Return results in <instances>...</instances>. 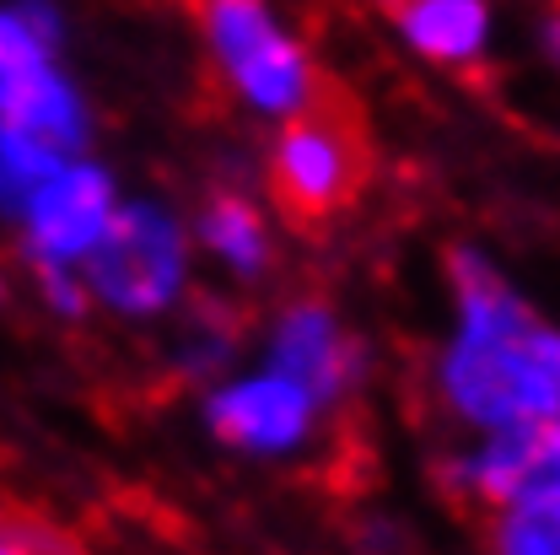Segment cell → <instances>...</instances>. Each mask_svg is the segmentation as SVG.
Wrapping results in <instances>:
<instances>
[{
    "label": "cell",
    "instance_id": "obj_1",
    "mask_svg": "<svg viewBox=\"0 0 560 555\" xmlns=\"http://www.w3.org/2000/svg\"><path fill=\"white\" fill-rule=\"evenodd\" d=\"M447 324L425 356V400L453 437L560 420V324L490 248L453 243L442 259Z\"/></svg>",
    "mask_w": 560,
    "mask_h": 555
},
{
    "label": "cell",
    "instance_id": "obj_2",
    "mask_svg": "<svg viewBox=\"0 0 560 555\" xmlns=\"http://www.w3.org/2000/svg\"><path fill=\"white\" fill-rule=\"evenodd\" d=\"M200 254L189 238V216L162 195H125L108 232L86 254L81 280L92 313L119 324H167L189 308Z\"/></svg>",
    "mask_w": 560,
    "mask_h": 555
},
{
    "label": "cell",
    "instance_id": "obj_3",
    "mask_svg": "<svg viewBox=\"0 0 560 555\" xmlns=\"http://www.w3.org/2000/svg\"><path fill=\"white\" fill-rule=\"evenodd\" d=\"M195 27L221 92L259 125H285L324 103V70L276 0H195Z\"/></svg>",
    "mask_w": 560,
    "mask_h": 555
},
{
    "label": "cell",
    "instance_id": "obj_4",
    "mask_svg": "<svg viewBox=\"0 0 560 555\" xmlns=\"http://www.w3.org/2000/svg\"><path fill=\"white\" fill-rule=\"evenodd\" d=\"M97 151V108L70 60L0 76V227L55 167Z\"/></svg>",
    "mask_w": 560,
    "mask_h": 555
},
{
    "label": "cell",
    "instance_id": "obj_5",
    "mask_svg": "<svg viewBox=\"0 0 560 555\" xmlns=\"http://www.w3.org/2000/svg\"><path fill=\"white\" fill-rule=\"evenodd\" d=\"M335 416L313 389H302L296 378H285L265 361L232 367L215 383L200 389V426L215 448L254 459V464H285L302 459L318 437L324 420Z\"/></svg>",
    "mask_w": 560,
    "mask_h": 555
},
{
    "label": "cell",
    "instance_id": "obj_6",
    "mask_svg": "<svg viewBox=\"0 0 560 555\" xmlns=\"http://www.w3.org/2000/svg\"><path fill=\"white\" fill-rule=\"evenodd\" d=\"M265 184L276 210H285L302 227L335 221L355 206L366 184V140L346 108L313 103L307 114L276 125L265 151Z\"/></svg>",
    "mask_w": 560,
    "mask_h": 555
},
{
    "label": "cell",
    "instance_id": "obj_7",
    "mask_svg": "<svg viewBox=\"0 0 560 555\" xmlns=\"http://www.w3.org/2000/svg\"><path fill=\"white\" fill-rule=\"evenodd\" d=\"M119 200H125V184H119V173L97 151L55 167L22 206L11 210V221H5L22 270L27 276L81 270L86 254L97 248V238L108 232Z\"/></svg>",
    "mask_w": 560,
    "mask_h": 555
},
{
    "label": "cell",
    "instance_id": "obj_8",
    "mask_svg": "<svg viewBox=\"0 0 560 555\" xmlns=\"http://www.w3.org/2000/svg\"><path fill=\"white\" fill-rule=\"evenodd\" d=\"M259 361L313 389L329 411L350 405L372 378V350L350 329V319L318 291H296L270 308L259 329Z\"/></svg>",
    "mask_w": 560,
    "mask_h": 555
},
{
    "label": "cell",
    "instance_id": "obj_9",
    "mask_svg": "<svg viewBox=\"0 0 560 555\" xmlns=\"http://www.w3.org/2000/svg\"><path fill=\"white\" fill-rule=\"evenodd\" d=\"M436 481L480 518L512 501H560V420L453 437V448L436 459Z\"/></svg>",
    "mask_w": 560,
    "mask_h": 555
},
{
    "label": "cell",
    "instance_id": "obj_10",
    "mask_svg": "<svg viewBox=\"0 0 560 555\" xmlns=\"http://www.w3.org/2000/svg\"><path fill=\"white\" fill-rule=\"evenodd\" d=\"M189 238H195V254L232 286H265L280 259L276 227H270L265 206L237 184L210 189L206 200L189 210Z\"/></svg>",
    "mask_w": 560,
    "mask_h": 555
},
{
    "label": "cell",
    "instance_id": "obj_11",
    "mask_svg": "<svg viewBox=\"0 0 560 555\" xmlns=\"http://www.w3.org/2000/svg\"><path fill=\"white\" fill-rule=\"evenodd\" d=\"M388 27L431 70H475L490 60L501 16L495 0H388Z\"/></svg>",
    "mask_w": 560,
    "mask_h": 555
},
{
    "label": "cell",
    "instance_id": "obj_12",
    "mask_svg": "<svg viewBox=\"0 0 560 555\" xmlns=\"http://www.w3.org/2000/svg\"><path fill=\"white\" fill-rule=\"evenodd\" d=\"M237 350H243L237 313H232L221 297L195 291L189 308L173 319V372L206 389V383H215L221 372L237 367Z\"/></svg>",
    "mask_w": 560,
    "mask_h": 555
},
{
    "label": "cell",
    "instance_id": "obj_13",
    "mask_svg": "<svg viewBox=\"0 0 560 555\" xmlns=\"http://www.w3.org/2000/svg\"><path fill=\"white\" fill-rule=\"evenodd\" d=\"M70 22L60 0H0V76L66 60Z\"/></svg>",
    "mask_w": 560,
    "mask_h": 555
},
{
    "label": "cell",
    "instance_id": "obj_14",
    "mask_svg": "<svg viewBox=\"0 0 560 555\" xmlns=\"http://www.w3.org/2000/svg\"><path fill=\"white\" fill-rule=\"evenodd\" d=\"M480 523L486 555H560V501H512Z\"/></svg>",
    "mask_w": 560,
    "mask_h": 555
},
{
    "label": "cell",
    "instance_id": "obj_15",
    "mask_svg": "<svg viewBox=\"0 0 560 555\" xmlns=\"http://www.w3.org/2000/svg\"><path fill=\"white\" fill-rule=\"evenodd\" d=\"M27 280H33V297L44 302L49 319H60V324L92 319V297H86L81 270H44V276H27Z\"/></svg>",
    "mask_w": 560,
    "mask_h": 555
},
{
    "label": "cell",
    "instance_id": "obj_16",
    "mask_svg": "<svg viewBox=\"0 0 560 555\" xmlns=\"http://www.w3.org/2000/svg\"><path fill=\"white\" fill-rule=\"evenodd\" d=\"M0 555H66V551H60V540L49 529L0 512Z\"/></svg>",
    "mask_w": 560,
    "mask_h": 555
},
{
    "label": "cell",
    "instance_id": "obj_17",
    "mask_svg": "<svg viewBox=\"0 0 560 555\" xmlns=\"http://www.w3.org/2000/svg\"><path fill=\"white\" fill-rule=\"evenodd\" d=\"M355 540H361V551L366 555H399V540H405V534H399L388 518H366Z\"/></svg>",
    "mask_w": 560,
    "mask_h": 555
},
{
    "label": "cell",
    "instance_id": "obj_18",
    "mask_svg": "<svg viewBox=\"0 0 560 555\" xmlns=\"http://www.w3.org/2000/svg\"><path fill=\"white\" fill-rule=\"evenodd\" d=\"M539 49H545L550 70L560 76V5H550V11H545V22H539Z\"/></svg>",
    "mask_w": 560,
    "mask_h": 555
},
{
    "label": "cell",
    "instance_id": "obj_19",
    "mask_svg": "<svg viewBox=\"0 0 560 555\" xmlns=\"http://www.w3.org/2000/svg\"><path fill=\"white\" fill-rule=\"evenodd\" d=\"M5 302H11V276H5V265H0V313H5Z\"/></svg>",
    "mask_w": 560,
    "mask_h": 555
}]
</instances>
